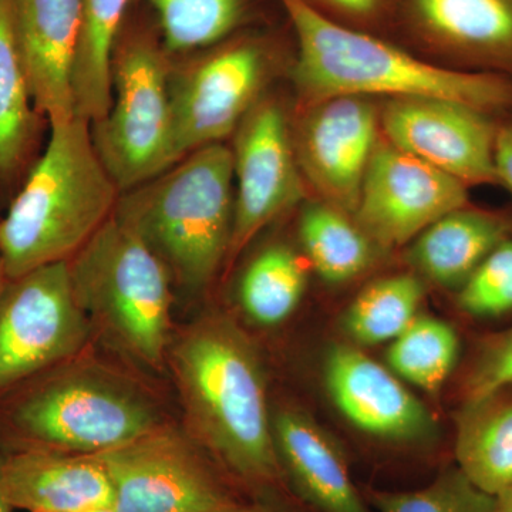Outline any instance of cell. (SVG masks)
<instances>
[{
    "instance_id": "4dcf8cb0",
    "label": "cell",
    "mask_w": 512,
    "mask_h": 512,
    "mask_svg": "<svg viewBox=\"0 0 512 512\" xmlns=\"http://www.w3.org/2000/svg\"><path fill=\"white\" fill-rule=\"evenodd\" d=\"M512 387V328L484 342L464 382V403L477 402Z\"/></svg>"
},
{
    "instance_id": "ba28073f",
    "label": "cell",
    "mask_w": 512,
    "mask_h": 512,
    "mask_svg": "<svg viewBox=\"0 0 512 512\" xmlns=\"http://www.w3.org/2000/svg\"><path fill=\"white\" fill-rule=\"evenodd\" d=\"M90 329L69 261L6 279L0 292V397L69 362Z\"/></svg>"
},
{
    "instance_id": "7c38bea8",
    "label": "cell",
    "mask_w": 512,
    "mask_h": 512,
    "mask_svg": "<svg viewBox=\"0 0 512 512\" xmlns=\"http://www.w3.org/2000/svg\"><path fill=\"white\" fill-rule=\"evenodd\" d=\"M264 72L261 50L239 45L208 57L170 82L173 165L237 130L255 106Z\"/></svg>"
},
{
    "instance_id": "4fadbf2b",
    "label": "cell",
    "mask_w": 512,
    "mask_h": 512,
    "mask_svg": "<svg viewBox=\"0 0 512 512\" xmlns=\"http://www.w3.org/2000/svg\"><path fill=\"white\" fill-rule=\"evenodd\" d=\"M380 124L392 146L468 187L497 183L498 128L483 111L440 99H393Z\"/></svg>"
},
{
    "instance_id": "d590c367",
    "label": "cell",
    "mask_w": 512,
    "mask_h": 512,
    "mask_svg": "<svg viewBox=\"0 0 512 512\" xmlns=\"http://www.w3.org/2000/svg\"><path fill=\"white\" fill-rule=\"evenodd\" d=\"M0 457H2V451H0ZM13 508L10 507L6 498L3 497L2 490H0V512H12Z\"/></svg>"
},
{
    "instance_id": "83f0119b",
    "label": "cell",
    "mask_w": 512,
    "mask_h": 512,
    "mask_svg": "<svg viewBox=\"0 0 512 512\" xmlns=\"http://www.w3.org/2000/svg\"><path fill=\"white\" fill-rule=\"evenodd\" d=\"M163 29L165 49L190 52L229 35L244 15V0H147Z\"/></svg>"
},
{
    "instance_id": "e0dca14e",
    "label": "cell",
    "mask_w": 512,
    "mask_h": 512,
    "mask_svg": "<svg viewBox=\"0 0 512 512\" xmlns=\"http://www.w3.org/2000/svg\"><path fill=\"white\" fill-rule=\"evenodd\" d=\"M0 490L13 510L26 512H74L113 505L106 470L99 458L89 454L2 451Z\"/></svg>"
},
{
    "instance_id": "74e56055",
    "label": "cell",
    "mask_w": 512,
    "mask_h": 512,
    "mask_svg": "<svg viewBox=\"0 0 512 512\" xmlns=\"http://www.w3.org/2000/svg\"><path fill=\"white\" fill-rule=\"evenodd\" d=\"M74 512H117V511L114 510L113 505H109V507L89 508V510L74 511Z\"/></svg>"
},
{
    "instance_id": "30bf717a",
    "label": "cell",
    "mask_w": 512,
    "mask_h": 512,
    "mask_svg": "<svg viewBox=\"0 0 512 512\" xmlns=\"http://www.w3.org/2000/svg\"><path fill=\"white\" fill-rule=\"evenodd\" d=\"M467 202L468 185L386 141L377 143L355 215L373 242L400 247Z\"/></svg>"
},
{
    "instance_id": "9a60e30c",
    "label": "cell",
    "mask_w": 512,
    "mask_h": 512,
    "mask_svg": "<svg viewBox=\"0 0 512 512\" xmlns=\"http://www.w3.org/2000/svg\"><path fill=\"white\" fill-rule=\"evenodd\" d=\"M323 376L333 404L363 433L399 443H420L437 433L429 409L399 377L359 349L332 346Z\"/></svg>"
},
{
    "instance_id": "d4e9b609",
    "label": "cell",
    "mask_w": 512,
    "mask_h": 512,
    "mask_svg": "<svg viewBox=\"0 0 512 512\" xmlns=\"http://www.w3.org/2000/svg\"><path fill=\"white\" fill-rule=\"evenodd\" d=\"M306 288L301 259L286 245H272L252 259L239 284V301L248 318L261 326L285 322Z\"/></svg>"
},
{
    "instance_id": "4316f807",
    "label": "cell",
    "mask_w": 512,
    "mask_h": 512,
    "mask_svg": "<svg viewBox=\"0 0 512 512\" xmlns=\"http://www.w3.org/2000/svg\"><path fill=\"white\" fill-rule=\"evenodd\" d=\"M460 352L453 326L431 316H417L402 335L390 342L387 363L394 375L429 393L446 383Z\"/></svg>"
},
{
    "instance_id": "277c9868",
    "label": "cell",
    "mask_w": 512,
    "mask_h": 512,
    "mask_svg": "<svg viewBox=\"0 0 512 512\" xmlns=\"http://www.w3.org/2000/svg\"><path fill=\"white\" fill-rule=\"evenodd\" d=\"M234 153L217 143L123 192L114 217L138 235L191 291L228 258L234 227Z\"/></svg>"
},
{
    "instance_id": "8d00e7d4",
    "label": "cell",
    "mask_w": 512,
    "mask_h": 512,
    "mask_svg": "<svg viewBox=\"0 0 512 512\" xmlns=\"http://www.w3.org/2000/svg\"><path fill=\"white\" fill-rule=\"evenodd\" d=\"M6 279H8V276H6L5 266H3L2 256H0V292H2L3 286H5Z\"/></svg>"
},
{
    "instance_id": "52a82bcc",
    "label": "cell",
    "mask_w": 512,
    "mask_h": 512,
    "mask_svg": "<svg viewBox=\"0 0 512 512\" xmlns=\"http://www.w3.org/2000/svg\"><path fill=\"white\" fill-rule=\"evenodd\" d=\"M111 77L110 110L92 136L123 194L173 167L170 76L158 47L138 37L114 55Z\"/></svg>"
},
{
    "instance_id": "484cf974",
    "label": "cell",
    "mask_w": 512,
    "mask_h": 512,
    "mask_svg": "<svg viewBox=\"0 0 512 512\" xmlns=\"http://www.w3.org/2000/svg\"><path fill=\"white\" fill-rule=\"evenodd\" d=\"M423 285L416 276L380 279L356 296L343 316V329L363 346L393 342L419 316Z\"/></svg>"
},
{
    "instance_id": "3957f363",
    "label": "cell",
    "mask_w": 512,
    "mask_h": 512,
    "mask_svg": "<svg viewBox=\"0 0 512 512\" xmlns=\"http://www.w3.org/2000/svg\"><path fill=\"white\" fill-rule=\"evenodd\" d=\"M120 195L89 121L76 116L50 126L45 150L0 215L8 279L69 261L113 217Z\"/></svg>"
},
{
    "instance_id": "ffe728a7",
    "label": "cell",
    "mask_w": 512,
    "mask_h": 512,
    "mask_svg": "<svg viewBox=\"0 0 512 512\" xmlns=\"http://www.w3.org/2000/svg\"><path fill=\"white\" fill-rule=\"evenodd\" d=\"M512 237L503 217L458 208L414 238L407 261L434 284L460 289L501 242Z\"/></svg>"
},
{
    "instance_id": "f1b7e54d",
    "label": "cell",
    "mask_w": 512,
    "mask_h": 512,
    "mask_svg": "<svg viewBox=\"0 0 512 512\" xmlns=\"http://www.w3.org/2000/svg\"><path fill=\"white\" fill-rule=\"evenodd\" d=\"M370 500L380 512H491L493 495L476 487L458 468L444 471L416 491H373Z\"/></svg>"
},
{
    "instance_id": "8992f818",
    "label": "cell",
    "mask_w": 512,
    "mask_h": 512,
    "mask_svg": "<svg viewBox=\"0 0 512 512\" xmlns=\"http://www.w3.org/2000/svg\"><path fill=\"white\" fill-rule=\"evenodd\" d=\"M69 265L74 292L92 325L138 362L163 365L170 282L167 266L146 242L113 214Z\"/></svg>"
},
{
    "instance_id": "1f68e13d",
    "label": "cell",
    "mask_w": 512,
    "mask_h": 512,
    "mask_svg": "<svg viewBox=\"0 0 512 512\" xmlns=\"http://www.w3.org/2000/svg\"><path fill=\"white\" fill-rule=\"evenodd\" d=\"M495 173L497 181L512 195V123L498 128L495 137Z\"/></svg>"
},
{
    "instance_id": "6da1fadb",
    "label": "cell",
    "mask_w": 512,
    "mask_h": 512,
    "mask_svg": "<svg viewBox=\"0 0 512 512\" xmlns=\"http://www.w3.org/2000/svg\"><path fill=\"white\" fill-rule=\"evenodd\" d=\"M298 39L293 80L308 106L333 97L440 99L485 114L512 104V83L494 73L447 69L346 28L308 0H279Z\"/></svg>"
},
{
    "instance_id": "d6986e66",
    "label": "cell",
    "mask_w": 512,
    "mask_h": 512,
    "mask_svg": "<svg viewBox=\"0 0 512 512\" xmlns=\"http://www.w3.org/2000/svg\"><path fill=\"white\" fill-rule=\"evenodd\" d=\"M45 123L30 94L9 0H0V215L42 154Z\"/></svg>"
},
{
    "instance_id": "d6a6232c",
    "label": "cell",
    "mask_w": 512,
    "mask_h": 512,
    "mask_svg": "<svg viewBox=\"0 0 512 512\" xmlns=\"http://www.w3.org/2000/svg\"><path fill=\"white\" fill-rule=\"evenodd\" d=\"M332 8L346 13V15L356 16V18H366L373 15L379 9L382 0H323Z\"/></svg>"
},
{
    "instance_id": "8fae6325",
    "label": "cell",
    "mask_w": 512,
    "mask_h": 512,
    "mask_svg": "<svg viewBox=\"0 0 512 512\" xmlns=\"http://www.w3.org/2000/svg\"><path fill=\"white\" fill-rule=\"evenodd\" d=\"M232 153L237 195L229 258L303 198L295 146L284 111L274 101L252 107L239 124Z\"/></svg>"
},
{
    "instance_id": "2e32d148",
    "label": "cell",
    "mask_w": 512,
    "mask_h": 512,
    "mask_svg": "<svg viewBox=\"0 0 512 512\" xmlns=\"http://www.w3.org/2000/svg\"><path fill=\"white\" fill-rule=\"evenodd\" d=\"M9 9L37 113L49 126L73 120L82 0H9Z\"/></svg>"
},
{
    "instance_id": "5bb4252c",
    "label": "cell",
    "mask_w": 512,
    "mask_h": 512,
    "mask_svg": "<svg viewBox=\"0 0 512 512\" xmlns=\"http://www.w3.org/2000/svg\"><path fill=\"white\" fill-rule=\"evenodd\" d=\"M379 119L365 97H333L308 106L298 128L299 167L325 202L355 214L377 143Z\"/></svg>"
},
{
    "instance_id": "603a6c76",
    "label": "cell",
    "mask_w": 512,
    "mask_h": 512,
    "mask_svg": "<svg viewBox=\"0 0 512 512\" xmlns=\"http://www.w3.org/2000/svg\"><path fill=\"white\" fill-rule=\"evenodd\" d=\"M128 0H82V29L73 72L76 114L90 124L109 113L113 100L114 45Z\"/></svg>"
},
{
    "instance_id": "cb8c5ba5",
    "label": "cell",
    "mask_w": 512,
    "mask_h": 512,
    "mask_svg": "<svg viewBox=\"0 0 512 512\" xmlns=\"http://www.w3.org/2000/svg\"><path fill=\"white\" fill-rule=\"evenodd\" d=\"M299 234L313 269L330 284L348 282L372 264L375 242L328 202L303 208Z\"/></svg>"
},
{
    "instance_id": "7402d4cb",
    "label": "cell",
    "mask_w": 512,
    "mask_h": 512,
    "mask_svg": "<svg viewBox=\"0 0 512 512\" xmlns=\"http://www.w3.org/2000/svg\"><path fill=\"white\" fill-rule=\"evenodd\" d=\"M457 468L484 493L512 487V392L464 403L456 420Z\"/></svg>"
},
{
    "instance_id": "ac0fdd59",
    "label": "cell",
    "mask_w": 512,
    "mask_h": 512,
    "mask_svg": "<svg viewBox=\"0 0 512 512\" xmlns=\"http://www.w3.org/2000/svg\"><path fill=\"white\" fill-rule=\"evenodd\" d=\"M274 439L279 463L298 493L320 512H369L340 448L305 413H276Z\"/></svg>"
},
{
    "instance_id": "f546056e",
    "label": "cell",
    "mask_w": 512,
    "mask_h": 512,
    "mask_svg": "<svg viewBox=\"0 0 512 512\" xmlns=\"http://www.w3.org/2000/svg\"><path fill=\"white\" fill-rule=\"evenodd\" d=\"M457 305L474 318L512 312V237L501 242L458 289Z\"/></svg>"
},
{
    "instance_id": "e575fe53",
    "label": "cell",
    "mask_w": 512,
    "mask_h": 512,
    "mask_svg": "<svg viewBox=\"0 0 512 512\" xmlns=\"http://www.w3.org/2000/svg\"><path fill=\"white\" fill-rule=\"evenodd\" d=\"M212 512H272L268 508L262 507V505H245V504H234L229 505L227 508Z\"/></svg>"
},
{
    "instance_id": "44dd1931",
    "label": "cell",
    "mask_w": 512,
    "mask_h": 512,
    "mask_svg": "<svg viewBox=\"0 0 512 512\" xmlns=\"http://www.w3.org/2000/svg\"><path fill=\"white\" fill-rule=\"evenodd\" d=\"M419 28L471 59L512 63V0H410Z\"/></svg>"
},
{
    "instance_id": "836d02e7",
    "label": "cell",
    "mask_w": 512,
    "mask_h": 512,
    "mask_svg": "<svg viewBox=\"0 0 512 512\" xmlns=\"http://www.w3.org/2000/svg\"><path fill=\"white\" fill-rule=\"evenodd\" d=\"M491 512H512V487L495 495Z\"/></svg>"
},
{
    "instance_id": "9c48e42d",
    "label": "cell",
    "mask_w": 512,
    "mask_h": 512,
    "mask_svg": "<svg viewBox=\"0 0 512 512\" xmlns=\"http://www.w3.org/2000/svg\"><path fill=\"white\" fill-rule=\"evenodd\" d=\"M94 456L117 512H212L237 504L190 441L168 427Z\"/></svg>"
},
{
    "instance_id": "7a4b0ae2",
    "label": "cell",
    "mask_w": 512,
    "mask_h": 512,
    "mask_svg": "<svg viewBox=\"0 0 512 512\" xmlns=\"http://www.w3.org/2000/svg\"><path fill=\"white\" fill-rule=\"evenodd\" d=\"M173 366L192 429L248 483L281 473L261 360L234 323L211 316L175 343Z\"/></svg>"
},
{
    "instance_id": "5b68a950",
    "label": "cell",
    "mask_w": 512,
    "mask_h": 512,
    "mask_svg": "<svg viewBox=\"0 0 512 512\" xmlns=\"http://www.w3.org/2000/svg\"><path fill=\"white\" fill-rule=\"evenodd\" d=\"M64 365L0 397V450L94 456L163 426L153 403L133 387Z\"/></svg>"
}]
</instances>
